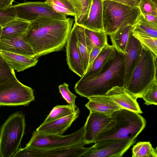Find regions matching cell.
<instances>
[{
    "label": "cell",
    "mask_w": 157,
    "mask_h": 157,
    "mask_svg": "<svg viewBox=\"0 0 157 157\" xmlns=\"http://www.w3.org/2000/svg\"><path fill=\"white\" fill-rule=\"evenodd\" d=\"M74 19L39 16L30 22L25 38L38 58L62 49L66 44Z\"/></svg>",
    "instance_id": "obj_1"
},
{
    "label": "cell",
    "mask_w": 157,
    "mask_h": 157,
    "mask_svg": "<svg viewBox=\"0 0 157 157\" xmlns=\"http://www.w3.org/2000/svg\"><path fill=\"white\" fill-rule=\"evenodd\" d=\"M115 54L108 67L96 76L82 77L75 86V92L86 98L104 95L113 87L123 86L124 77V55L115 49Z\"/></svg>",
    "instance_id": "obj_2"
},
{
    "label": "cell",
    "mask_w": 157,
    "mask_h": 157,
    "mask_svg": "<svg viewBox=\"0 0 157 157\" xmlns=\"http://www.w3.org/2000/svg\"><path fill=\"white\" fill-rule=\"evenodd\" d=\"M111 117L112 120L110 124L98 134L95 142L110 139H135L146 125L145 119L139 113L125 109L114 112Z\"/></svg>",
    "instance_id": "obj_3"
},
{
    "label": "cell",
    "mask_w": 157,
    "mask_h": 157,
    "mask_svg": "<svg viewBox=\"0 0 157 157\" xmlns=\"http://www.w3.org/2000/svg\"><path fill=\"white\" fill-rule=\"evenodd\" d=\"M142 46L141 52L129 82L125 88L128 93L137 98H140L144 91L157 79V57Z\"/></svg>",
    "instance_id": "obj_4"
},
{
    "label": "cell",
    "mask_w": 157,
    "mask_h": 157,
    "mask_svg": "<svg viewBox=\"0 0 157 157\" xmlns=\"http://www.w3.org/2000/svg\"><path fill=\"white\" fill-rule=\"evenodd\" d=\"M102 9L104 30L108 35L122 26H133L141 13L138 7L110 0L102 1Z\"/></svg>",
    "instance_id": "obj_5"
},
{
    "label": "cell",
    "mask_w": 157,
    "mask_h": 157,
    "mask_svg": "<svg viewBox=\"0 0 157 157\" xmlns=\"http://www.w3.org/2000/svg\"><path fill=\"white\" fill-rule=\"evenodd\" d=\"M26 127L22 112L12 114L2 125L0 132V157H12L19 149Z\"/></svg>",
    "instance_id": "obj_6"
},
{
    "label": "cell",
    "mask_w": 157,
    "mask_h": 157,
    "mask_svg": "<svg viewBox=\"0 0 157 157\" xmlns=\"http://www.w3.org/2000/svg\"><path fill=\"white\" fill-rule=\"evenodd\" d=\"M84 125L71 134L60 135L39 132L36 130L26 146L42 149H56L84 145L83 141Z\"/></svg>",
    "instance_id": "obj_7"
},
{
    "label": "cell",
    "mask_w": 157,
    "mask_h": 157,
    "mask_svg": "<svg viewBox=\"0 0 157 157\" xmlns=\"http://www.w3.org/2000/svg\"><path fill=\"white\" fill-rule=\"evenodd\" d=\"M136 142V139L98 140L93 145L86 147L80 157H122Z\"/></svg>",
    "instance_id": "obj_8"
},
{
    "label": "cell",
    "mask_w": 157,
    "mask_h": 157,
    "mask_svg": "<svg viewBox=\"0 0 157 157\" xmlns=\"http://www.w3.org/2000/svg\"><path fill=\"white\" fill-rule=\"evenodd\" d=\"M10 7L15 14L16 18L29 22L41 16H49L59 19L67 18L66 15L55 10L46 1L25 2Z\"/></svg>",
    "instance_id": "obj_9"
},
{
    "label": "cell",
    "mask_w": 157,
    "mask_h": 157,
    "mask_svg": "<svg viewBox=\"0 0 157 157\" xmlns=\"http://www.w3.org/2000/svg\"><path fill=\"white\" fill-rule=\"evenodd\" d=\"M34 99L32 89L18 80L0 86V106L27 105Z\"/></svg>",
    "instance_id": "obj_10"
},
{
    "label": "cell",
    "mask_w": 157,
    "mask_h": 157,
    "mask_svg": "<svg viewBox=\"0 0 157 157\" xmlns=\"http://www.w3.org/2000/svg\"><path fill=\"white\" fill-rule=\"evenodd\" d=\"M86 147L78 145L56 149H42L26 146L19 148L12 157H79Z\"/></svg>",
    "instance_id": "obj_11"
},
{
    "label": "cell",
    "mask_w": 157,
    "mask_h": 157,
    "mask_svg": "<svg viewBox=\"0 0 157 157\" xmlns=\"http://www.w3.org/2000/svg\"><path fill=\"white\" fill-rule=\"evenodd\" d=\"M84 125L83 141L85 145L94 143L98 134L110 124L112 119L102 113L90 111Z\"/></svg>",
    "instance_id": "obj_12"
},
{
    "label": "cell",
    "mask_w": 157,
    "mask_h": 157,
    "mask_svg": "<svg viewBox=\"0 0 157 157\" xmlns=\"http://www.w3.org/2000/svg\"><path fill=\"white\" fill-rule=\"evenodd\" d=\"M25 33L10 37H0V50L35 57L33 50L25 38Z\"/></svg>",
    "instance_id": "obj_13"
},
{
    "label": "cell",
    "mask_w": 157,
    "mask_h": 157,
    "mask_svg": "<svg viewBox=\"0 0 157 157\" xmlns=\"http://www.w3.org/2000/svg\"><path fill=\"white\" fill-rule=\"evenodd\" d=\"M67 61L69 68L81 78L85 73L78 48L76 33L72 26L66 43Z\"/></svg>",
    "instance_id": "obj_14"
},
{
    "label": "cell",
    "mask_w": 157,
    "mask_h": 157,
    "mask_svg": "<svg viewBox=\"0 0 157 157\" xmlns=\"http://www.w3.org/2000/svg\"><path fill=\"white\" fill-rule=\"evenodd\" d=\"M142 46L140 41L131 34L128 41L127 53L124 55V77L123 86L126 87L141 52Z\"/></svg>",
    "instance_id": "obj_15"
},
{
    "label": "cell",
    "mask_w": 157,
    "mask_h": 157,
    "mask_svg": "<svg viewBox=\"0 0 157 157\" xmlns=\"http://www.w3.org/2000/svg\"><path fill=\"white\" fill-rule=\"evenodd\" d=\"M80 110L78 108L73 113L67 116L46 122H43L36 129L44 134L62 135L78 117Z\"/></svg>",
    "instance_id": "obj_16"
},
{
    "label": "cell",
    "mask_w": 157,
    "mask_h": 157,
    "mask_svg": "<svg viewBox=\"0 0 157 157\" xmlns=\"http://www.w3.org/2000/svg\"><path fill=\"white\" fill-rule=\"evenodd\" d=\"M106 94L122 109L138 113H143L137 101V98L128 93L124 86L113 87L107 92Z\"/></svg>",
    "instance_id": "obj_17"
},
{
    "label": "cell",
    "mask_w": 157,
    "mask_h": 157,
    "mask_svg": "<svg viewBox=\"0 0 157 157\" xmlns=\"http://www.w3.org/2000/svg\"><path fill=\"white\" fill-rule=\"evenodd\" d=\"M115 48L108 44L105 45L82 77H92L97 75L109 66L115 54Z\"/></svg>",
    "instance_id": "obj_18"
},
{
    "label": "cell",
    "mask_w": 157,
    "mask_h": 157,
    "mask_svg": "<svg viewBox=\"0 0 157 157\" xmlns=\"http://www.w3.org/2000/svg\"><path fill=\"white\" fill-rule=\"evenodd\" d=\"M89 101L85 105L90 111L98 112L109 117L122 108L106 94L87 98Z\"/></svg>",
    "instance_id": "obj_19"
},
{
    "label": "cell",
    "mask_w": 157,
    "mask_h": 157,
    "mask_svg": "<svg viewBox=\"0 0 157 157\" xmlns=\"http://www.w3.org/2000/svg\"><path fill=\"white\" fill-rule=\"evenodd\" d=\"M102 0H92L88 13L80 25L92 31H104L102 21Z\"/></svg>",
    "instance_id": "obj_20"
},
{
    "label": "cell",
    "mask_w": 157,
    "mask_h": 157,
    "mask_svg": "<svg viewBox=\"0 0 157 157\" xmlns=\"http://www.w3.org/2000/svg\"><path fill=\"white\" fill-rule=\"evenodd\" d=\"M0 53L11 67L20 72L35 66L38 62L37 58L25 56L0 50Z\"/></svg>",
    "instance_id": "obj_21"
},
{
    "label": "cell",
    "mask_w": 157,
    "mask_h": 157,
    "mask_svg": "<svg viewBox=\"0 0 157 157\" xmlns=\"http://www.w3.org/2000/svg\"><path fill=\"white\" fill-rule=\"evenodd\" d=\"M73 26L76 33L78 48L81 56L85 73L88 67L89 56L93 47L85 33L84 28L75 23Z\"/></svg>",
    "instance_id": "obj_22"
},
{
    "label": "cell",
    "mask_w": 157,
    "mask_h": 157,
    "mask_svg": "<svg viewBox=\"0 0 157 157\" xmlns=\"http://www.w3.org/2000/svg\"><path fill=\"white\" fill-rule=\"evenodd\" d=\"M133 26H122L113 33L109 35L112 45L123 55L127 53L129 37L132 33Z\"/></svg>",
    "instance_id": "obj_23"
},
{
    "label": "cell",
    "mask_w": 157,
    "mask_h": 157,
    "mask_svg": "<svg viewBox=\"0 0 157 157\" xmlns=\"http://www.w3.org/2000/svg\"><path fill=\"white\" fill-rule=\"evenodd\" d=\"M30 22L16 18L2 27L0 37H10L25 33Z\"/></svg>",
    "instance_id": "obj_24"
},
{
    "label": "cell",
    "mask_w": 157,
    "mask_h": 157,
    "mask_svg": "<svg viewBox=\"0 0 157 157\" xmlns=\"http://www.w3.org/2000/svg\"><path fill=\"white\" fill-rule=\"evenodd\" d=\"M132 33L157 38V27L147 21L141 13L133 25Z\"/></svg>",
    "instance_id": "obj_25"
},
{
    "label": "cell",
    "mask_w": 157,
    "mask_h": 157,
    "mask_svg": "<svg viewBox=\"0 0 157 157\" xmlns=\"http://www.w3.org/2000/svg\"><path fill=\"white\" fill-rule=\"evenodd\" d=\"M65 0L73 7L76 13V16L74 19L75 23L79 25L85 19L87 14L92 0Z\"/></svg>",
    "instance_id": "obj_26"
},
{
    "label": "cell",
    "mask_w": 157,
    "mask_h": 157,
    "mask_svg": "<svg viewBox=\"0 0 157 157\" xmlns=\"http://www.w3.org/2000/svg\"><path fill=\"white\" fill-rule=\"evenodd\" d=\"M18 81L14 70L0 53V86L13 83Z\"/></svg>",
    "instance_id": "obj_27"
},
{
    "label": "cell",
    "mask_w": 157,
    "mask_h": 157,
    "mask_svg": "<svg viewBox=\"0 0 157 157\" xmlns=\"http://www.w3.org/2000/svg\"><path fill=\"white\" fill-rule=\"evenodd\" d=\"M132 157H157V149L149 142H139L132 148Z\"/></svg>",
    "instance_id": "obj_28"
},
{
    "label": "cell",
    "mask_w": 157,
    "mask_h": 157,
    "mask_svg": "<svg viewBox=\"0 0 157 157\" xmlns=\"http://www.w3.org/2000/svg\"><path fill=\"white\" fill-rule=\"evenodd\" d=\"M85 33L89 40L93 48H103L108 44L107 34L104 31L96 32L84 28Z\"/></svg>",
    "instance_id": "obj_29"
},
{
    "label": "cell",
    "mask_w": 157,
    "mask_h": 157,
    "mask_svg": "<svg viewBox=\"0 0 157 157\" xmlns=\"http://www.w3.org/2000/svg\"><path fill=\"white\" fill-rule=\"evenodd\" d=\"M56 11L67 16H76L72 6L65 0H45Z\"/></svg>",
    "instance_id": "obj_30"
},
{
    "label": "cell",
    "mask_w": 157,
    "mask_h": 157,
    "mask_svg": "<svg viewBox=\"0 0 157 157\" xmlns=\"http://www.w3.org/2000/svg\"><path fill=\"white\" fill-rule=\"evenodd\" d=\"M75 112L70 105H57L53 108L43 122L62 118L71 114Z\"/></svg>",
    "instance_id": "obj_31"
},
{
    "label": "cell",
    "mask_w": 157,
    "mask_h": 157,
    "mask_svg": "<svg viewBox=\"0 0 157 157\" xmlns=\"http://www.w3.org/2000/svg\"><path fill=\"white\" fill-rule=\"evenodd\" d=\"M140 98L145 101L146 105H157V81L155 80L141 95Z\"/></svg>",
    "instance_id": "obj_32"
},
{
    "label": "cell",
    "mask_w": 157,
    "mask_h": 157,
    "mask_svg": "<svg viewBox=\"0 0 157 157\" xmlns=\"http://www.w3.org/2000/svg\"><path fill=\"white\" fill-rule=\"evenodd\" d=\"M132 35L143 46L157 57V38L132 33Z\"/></svg>",
    "instance_id": "obj_33"
},
{
    "label": "cell",
    "mask_w": 157,
    "mask_h": 157,
    "mask_svg": "<svg viewBox=\"0 0 157 157\" xmlns=\"http://www.w3.org/2000/svg\"><path fill=\"white\" fill-rule=\"evenodd\" d=\"M69 85L64 82L59 86V92L62 97L66 101L73 109L74 111L78 108L75 104L76 96L72 93L68 89Z\"/></svg>",
    "instance_id": "obj_34"
},
{
    "label": "cell",
    "mask_w": 157,
    "mask_h": 157,
    "mask_svg": "<svg viewBox=\"0 0 157 157\" xmlns=\"http://www.w3.org/2000/svg\"><path fill=\"white\" fill-rule=\"evenodd\" d=\"M138 7L143 14L157 16V4L152 0H140Z\"/></svg>",
    "instance_id": "obj_35"
},
{
    "label": "cell",
    "mask_w": 157,
    "mask_h": 157,
    "mask_svg": "<svg viewBox=\"0 0 157 157\" xmlns=\"http://www.w3.org/2000/svg\"><path fill=\"white\" fill-rule=\"evenodd\" d=\"M16 16L10 7L4 10H0V26L2 27L15 19Z\"/></svg>",
    "instance_id": "obj_36"
},
{
    "label": "cell",
    "mask_w": 157,
    "mask_h": 157,
    "mask_svg": "<svg viewBox=\"0 0 157 157\" xmlns=\"http://www.w3.org/2000/svg\"><path fill=\"white\" fill-rule=\"evenodd\" d=\"M102 48H103L95 47L92 48L89 56V66L88 69L91 66L93 62Z\"/></svg>",
    "instance_id": "obj_37"
},
{
    "label": "cell",
    "mask_w": 157,
    "mask_h": 157,
    "mask_svg": "<svg viewBox=\"0 0 157 157\" xmlns=\"http://www.w3.org/2000/svg\"><path fill=\"white\" fill-rule=\"evenodd\" d=\"M132 6L138 7L140 0H110Z\"/></svg>",
    "instance_id": "obj_38"
},
{
    "label": "cell",
    "mask_w": 157,
    "mask_h": 157,
    "mask_svg": "<svg viewBox=\"0 0 157 157\" xmlns=\"http://www.w3.org/2000/svg\"><path fill=\"white\" fill-rule=\"evenodd\" d=\"M143 15L144 18L147 21L154 26L157 27V16L148 14Z\"/></svg>",
    "instance_id": "obj_39"
},
{
    "label": "cell",
    "mask_w": 157,
    "mask_h": 157,
    "mask_svg": "<svg viewBox=\"0 0 157 157\" xmlns=\"http://www.w3.org/2000/svg\"><path fill=\"white\" fill-rule=\"evenodd\" d=\"M14 0H0V10H4L11 6Z\"/></svg>",
    "instance_id": "obj_40"
},
{
    "label": "cell",
    "mask_w": 157,
    "mask_h": 157,
    "mask_svg": "<svg viewBox=\"0 0 157 157\" xmlns=\"http://www.w3.org/2000/svg\"><path fill=\"white\" fill-rule=\"evenodd\" d=\"M155 3L157 4V0H152Z\"/></svg>",
    "instance_id": "obj_41"
},
{
    "label": "cell",
    "mask_w": 157,
    "mask_h": 157,
    "mask_svg": "<svg viewBox=\"0 0 157 157\" xmlns=\"http://www.w3.org/2000/svg\"><path fill=\"white\" fill-rule=\"evenodd\" d=\"M1 28H2V27L0 26V30L1 29Z\"/></svg>",
    "instance_id": "obj_42"
}]
</instances>
